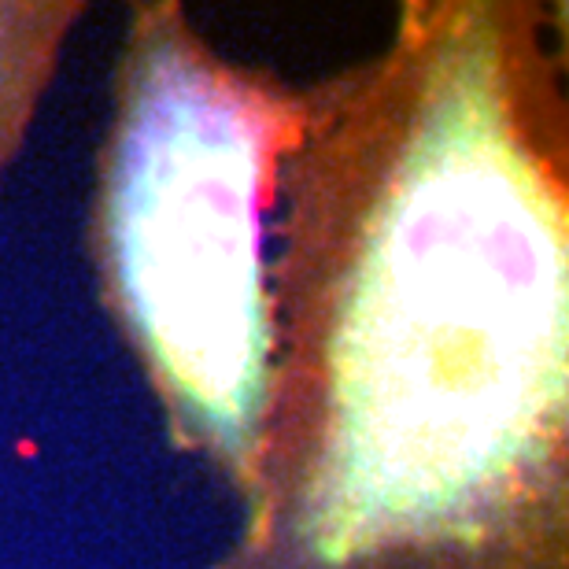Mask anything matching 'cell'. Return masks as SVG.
<instances>
[{
    "instance_id": "obj_1",
    "label": "cell",
    "mask_w": 569,
    "mask_h": 569,
    "mask_svg": "<svg viewBox=\"0 0 569 569\" xmlns=\"http://www.w3.org/2000/svg\"><path fill=\"white\" fill-rule=\"evenodd\" d=\"M555 19L411 0L281 167L248 521L211 569H569Z\"/></svg>"
},
{
    "instance_id": "obj_2",
    "label": "cell",
    "mask_w": 569,
    "mask_h": 569,
    "mask_svg": "<svg viewBox=\"0 0 569 569\" xmlns=\"http://www.w3.org/2000/svg\"><path fill=\"white\" fill-rule=\"evenodd\" d=\"M307 89L222 60L178 0L134 4L89 248L174 448L248 492L270 388L267 211Z\"/></svg>"
},
{
    "instance_id": "obj_3",
    "label": "cell",
    "mask_w": 569,
    "mask_h": 569,
    "mask_svg": "<svg viewBox=\"0 0 569 569\" xmlns=\"http://www.w3.org/2000/svg\"><path fill=\"white\" fill-rule=\"evenodd\" d=\"M82 12L78 0H0V174L23 148L63 37Z\"/></svg>"
}]
</instances>
